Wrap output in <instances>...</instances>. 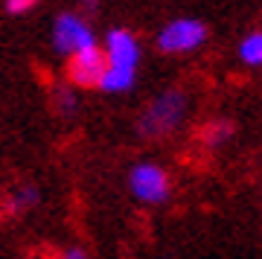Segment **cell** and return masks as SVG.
Masks as SVG:
<instances>
[{"label": "cell", "mask_w": 262, "mask_h": 259, "mask_svg": "<svg viewBox=\"0 0 262 259\" xmlns=\"http://www.w3.org/2000/svg\"><path fill=\"white\" fill-rule=\"evenodd\" d=\"M184 111H187L184 93H178V91L163 93V96H158L146 108V114H143V120H140V131L146 137H163V134L175 131L181 125Z\"/></svg>", "instance_id": "obj_1"}, {"label": "cell", "mask_w": 262, "mask_h": 259, "mask_svg": "<svg viewBox=\"0 0 262 259\" xmlns=\"http://www.w3.org/2000/svg\"><path fill=\"white\" fill-rule=\"evenodd\" d=\"M108 67V56L102 47L88 44L82 50H73L67 58V79L79 88H99L102 73Z\"/></svg>", "instance_id": "obj_2"}, {"label": "cell", "mask_w": 262, "mask_h": 259, "mask_svg": "<svg viewBox=\"0 0 262 259\" xmlns=\"http://www.w3.org/2000/svg\"><path fill=\"white\" fill-rule=\"evenodd\" d=\"M207 41V27L201 20L192 18H178L166 24L158 35V47L163 53H192Z\"/></svg>", "instance_id": "obj_3"}, {"label": "cell", "mask_w": 262, "mask_h": 259, "mask_svg": "<svg viewBox=\"0 0 262 259\" xmlns=\"http://www.w3.org/2000/svg\"><path fill=\"white\" fill-rule=\"evenodd\" d=\"M131 192L146 204H163L169 198V175L155 163H140L128 175Z\"/></svg>", "instance_id": "obj_4"}, {"label": "cell", "mask_w": 262, "mask_h": 259, "mask_svg": "<svg viewBox=\"0 0 262 259\" xmlns=\"http://www.w3.org/2000/svg\"><path fill=\"white\" fill-rule=\"evenodd\" d=\"M53 41H56L58 53H73V50H82V47L94 44V32L84 24L79 15H61L56 20V29H53Z\"/></svg>", "instance_id": "obj_5"}, {"label": "cell", "mask_w": 262, "mask_h": 259, "mask_svg": "<svg viewBox=\"0 0 262 259\" xmlns=\"http://www.w3.org/2000/svg\"><path fill=\"white\" fill-rule=\"evenodd\" d=\"M105 56H108V64L111 67H128V70H137V61H140V44L137 38L131 35L128 29H114L108 32V41H105Z\"/></svg>", "instance_id": "obj_6"}, {"label": "cell", "mask_w": 262, "mask_h": 259, "mask_svg": "<svg viewBox=\"0 0 262 259\" xmlns=\"http://www.w3.org/2000/svg\"><path fill=\"white\" fill-rule=\"evenodd\" d=\"M239 58H242L245 64H251V67L262 64V29L242 38V44H239Z\"/></svg>", "instance_id": "obj_7"}, {"label": "cell", "mask_w": 262, "mask_h": 259, "mask_svg": "<svg viewBox=\"0 0 262 259\" xmlns=\"http://www.w3.org/2000/svg\"><path fill=\"white\" fill-rule=\"evenodd\" d=\"M233 134V125L227 120H215V122H210L204 131H201V140H204L207 146H222L227 137Z\"/></svg>", "instance_id": "obj_8"}, {"label": "cell", "mask_w": 262, "mask_h": 259, "mask_svg": "<svg viewBox=\"0 0 262 259\" xmlns=\"http://www.w3.org/2000/svg\"><path fill=\"white\" fill-rule=\"evenodd\" d=\"M35 3L38 0H6V9H9L12 15H24V12H29Z\"/></svg>", "instance_id": "obj_9"}, {"label": "cell", "mask_w": 262, "mask_h": 259, "mask_svg": "<svg viewBox=\"0 0 262 259\" xmlns=\"http://www.w3.org/2000/svg\"><path fill=\"white\" fill-rule=\"evenodd\" d=\"M58 105H61V108H67V111L73 108V93L67 91V88H61V91H58Z\"/></svg>", "instance_id": "obj_10"}]
</instances>
